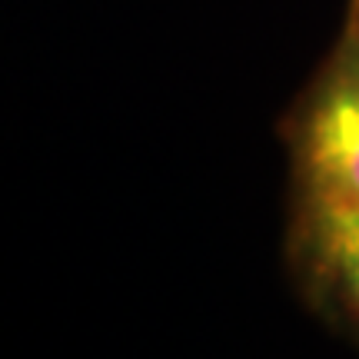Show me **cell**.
Masks as SVG:
<instances>
[{
    "label": "cell",
    "instance_id": "cell-1",
    "mask_svg": "<svg viewBox=\"0 0 359 359\" xmlns=\"http://www.w3.org/2000/svg\"><path fill=\"white\" fill-rule=\"evenodd\" d=\"M296 156L303 196L359 203V27L309 97Z\"/></svg>",
    "mask_w": 359,
    "mask_h": 359
},
{
    "label": "cell",
    "instance_id": "cell-2",
    "mask_svg": "<svg viewBox=\"0 0 359 359\" xmlns=\"http://www.w3.org/2000/svg\"><path fill=\"white\" fill-rule=\"evenodd\" d=\"M293 253L313 303L359 336V203L303 196Z\"/></svg>",
    "mask_w": 359,
    "mask_h": 359
},
{
    "label": "cell",
    "instance_id": "cell-3",
    "mask_svg": "<svg viewBox=\"0 0 359 359\" xmlns=\"http://www.w3.org/2000/svg\"><path fill=\"white\" fill-rule=\"evenodd\" d=\"M356 27H359V0H356Z\"/></svg>",
    "mask_w": 359,
    "mask_h": 359
}]
</instances>
